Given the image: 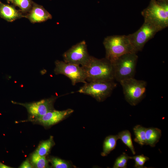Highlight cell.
<instances>
[{"mask_svg":"<svg viewBox=\"0 0 168 168\" xmlns=\"http://www.w3.org/2000/svg\"><path fill=\"white\" fill-rule=\"evenodd\" d=\"M54 144L53 137H51L48 139L41 142L35 152L41 156L47 155Z\"/></svg>","mask_w":168,"mask_h":168,"instance_id":"cell-18","label":"cell"},{"mask_svg":"<svg viewBox=\"0 0 168 168\" xmlns=\"http://www.w3.org/2000/svg\"><path fill=\"white\" fill-rule=\"evenodd\" d=\"M11 3L18 7L25 15L30 11L33 2L32 0H12Z\"/></svg>","mask_w":168,"mask_h":168,"instance_id":"cell-20","label":"cell"},{"mask_svg":"<svg viewBox=\"0 0 168 168\" xmlns=\"http://www.w3.org/2000/svg\"><path fill=\"white\" fill-rule=\"evenodd\" d=\"M146 128L137 125L133 129L135 136L134 141L141 146L146 145Z\"/></svg>","mask_w":168,"mask_h":168,"instance_id":"cell-16","label":"cell"},{"mask_svg":"<svg viewBox=\"0 0 168 168\" xmlns=\"http://www.w3.org/2000/svg\"><path fill=\"white\" fill-rule=\"evenodd\" d=\"M25 16L20 10L16 9L14 6L4 3L0 0L1 18L8 22H12Z\"/></svg>","mask_w":168,"mask_h":168,"instance_id":"cell-13","label":"cell"},{"mask_svg":"<svg viewBox=\"0 0 168 168\" xmlns=\"http://www.w3.org/2000/svg\"><path fill=\"white\" fill-rule=\"evenodd\" d=\"M158 0V1H167V0Z\"/></svg>","mask_w":168,"mask_h":168,"instance_id":"cell-27","label":"cell"},{"mask_svg":"<svg viewBox=\"0 0 168 168\" xmlns=\"http://www.w3.org/2000/svg\"><path fill=\"white\" fill-rule=\"evenodd\" d=\"M11 167L4 165L0 162V168H11Z\"/></svg>","mask_w":168,"mask_h":168,"instance_id":"cell-25","label":"cell"},{"mask_svg":"<svg viewBox=\"0 0 168 168\" xmlns=\"http://www.w3.org/2000/svg\"><path fill=\"white\" fill-rule=\"evenodd\" d=\"M25 17L31 22L35 23L51 19L52 16L42 6L33 2L31 9Z\"/></svg>","mask_w":168,"mask_h":168,"instance_id":"cell-12","label":"cell"},{"mask_svg":"<svg viewBox=\"0 0 168 168\" xmlns=\"http://www.w3.org/2000/svg\"><path fill=\"white\" fill-rule=\"evenodd\" d=\"M52 166L55 168H68L72 167L69 162L56 157H52L50 159Z\"/></svg>","mask_w":168,"mask_h":168,"instance_id":"cell-22","label":"cell"},{"mask_svg":"<svg viewBox=\"0 0 168 168\" xmlns=\"http://www.w3.org/2000/svg\"><path fill=\"white\" fill-rule=\"evenodd\" d=\"M117 85L114 80L87 82L77 92L91 96L98 101L102 102L110 96Z\"/></svg>","mask_w":168,"mask_h":168,"instance_id":"cell-6","label":"cell"},{"mask_svg":"<svg viewBox=\"0 0 168 168\" xmlns=\"http://www.w3.org/2000/svg\"><path fill=\"white\" fill-rule=\"evenodd\" d=\"M160 31L150 22L144 21L141 27L134 33L128 35L136 53L141 51L145 44Z\"/></svg>","mask_w":168,"mask_h":168,"instance_id":"cell-7","label":"cell"},{"mask_svg":"<svg viewBox=\"0 0 168 168\" xmlns=\"http://www.w3.org/2000/svg\"><path fill=\"white\" fill-rule=\"evenodd\" d=\"M32 167V166L27 160L24 161L19 167L21 168H31Z\"/></svg>","mask_w":168,"mask_h":168,"instance_id":"cell-24","label":"cell"},{"mask_svg":"<svg viewBox=\"0 0 168 168\" xmlns=\"http://www.w3.org/2000/svg\"><path fill=\"white\" fill-rule=\"evenodd\" d=\"M125 100L132 106H136L144 98L146 91L147 82L134 78L120 81Z\"/></svg>","mask_w":168,"mask_h":168,"instance_id":"cell-5","label":"cell"},{"mask_svg":"<svg viewBox=\"0 0 168 168\" xmlns=\"http://www.w3.org/2000/svg\"><path fill=\"white\" fill-rule=\"evenodd\" d=\"M135 52L125 54L112 63L114 80L118 82L134 78L138 57Z\"/></svg>","mask_w":168,"mask_h":168,"instance_id":"cell-4","label":"cell"},{"mask_svg":"<svg viewBox=\"0 0 168 168\" xmlns=\"http://www.w3.org/2000/svg\"><path fill=\"white\" fill-rule=\"evenodd\" d=\"M31 163L37 168H44L49 167L48 161L45 156H40L35 152L32 155L31 158Z\"/></svg>","mask_w":168,"mask_h":168,"instance_id":"cell-19","label":"cell"},{"mask_svg":"<svg viewBox=\"0 0 168 168\" xmlns=\"http://www.w3.org/2000/svg\"><path fill=\"white\" fill-rule=\"evenodd\" d=\"M117 135L119 139L121 140L122 142L130 150L133 154H135L136 152L133 143L130 132L128 130H124L119 132Z\"/></svg>","mask_w":168,"mask_h":168,"instance_id":"cell-17","label":"cell"},{"mask_svg":"<svg viewBox=\"0 0 168 168\" xmlns=\"http://www.w3.org/2000/svg\"><path fill=\"white\" fill-rule=\"evenodd\" d=\"M56 99V97L53 96L37 102L25 104H17L25 107L30 114L37 118L54 110V104Z\"/></svg>","mask_w":168,"mask_h":168,"instance_id":"cell-10","label":"cell"},{"mask_svg":"<svg viewBox=\"0 0 168 168\" xmlns=\"http://www.w3.org/2000/svg\"><path fill=\"white\" fill-rule=\"evenodd\" d=\"M130 156L125 152H123L116 159L113 168H126L127 163Z\"/></svg>","mask_w":168,"mask_h":168,"instance_id":"cell-21","label":"cell"},{"mask_svg":"<svg viewBox=\"0 0 168 168\" xmlns=\"http://www.w3.org/2000/svg\"><path fill=\"white\" fill-rule=\"evenodd\" d=\"M63 61L81 66H84L91 56L88 52L87 45L83 40L73 45L63 54Z\"/></svg>","mask_w":168,"mask_h":168,"instance_id":"cell-9","label":"cell"},{"mask_svg":"<svg viewBox=\"0 0 168 168\" xmlns=\"http://www.w3.org/2000/svg\"><path fill=\"white\" fill-rule=\"evenodd\" d=\"M7 2L9 3H10V2L11 3L12 0H7Z\"/></svg>","mask_w":168,"mask_h":168,"instance_id":"cell-26","label":"cell"},{"mask_svg":"<svg viewBox=\"0 0 168 168\" xmlns=\"http://www.w3.org/2000/svg\"><path fill=\"white\" fill-rule=\"evenodd\" d=\"M82 67L88 82L114 80L112 64L105 58L99 59L91 56L88 62Z\"/></svg>","mask_w":168,"mask_h":168,"instance_id":"cell-1","label":"cell"},{"mask_svg":"<svg viewBox=\"0 0 168 168\" xmlns=\"http://www.w3.org/2000/svg\"><path fill=\"white\" fill-rule=\"evenodd\" d=\"M144 21L153 25L160 31L168 26V3L167 1L151 0L141 12Z\"/></svg>","mask_w":168,"mask_h":168,"instance_id":"cell-2","label":"cell"},{"mask_svg":"<svg viewBox=\"0 0 168 168\" xmlns=\"http://www.w3.org/2000/svg\"><path fill=\"white\" fill-rule=\"evenodd\" d=\"M54 72L56 74H63L69 78L73 85L79 82L86 83V76L83 68L78 65L56 60Z\"/></svg>","mask_w":168,"mask_h":168,"instance_id":"cell-8","label":"cell"},{"mask_svg":"<svg viewBox=\"0 0 168 168\" xmlns=\"http://www.w3.org/2000/svg\"><path fill=\"white\" fill-rule=\"evenodd\" d=\"M130 159L134 160V167L136 168H146L144 166V165L146 162L149 160V158L143 154L130 156Z\"/></svg>","mask_w":168,"mask_h":168,"instance_id":"cell-23","label":"cell"},{"mask_svg":"<svg viewBox=\"0 0 168 168\" xmlns=\"http://www.w3.org/2000/svg\"><path fill=\"white\" fill-rule=\"evenodd\" d=\"M161 136V131L158 128L150 127L146 129V145L155 146Z\"/></svg>","mask_w":168,"mask_h":168,"instance_id":"cell-14","label":"cell"},{"mask_svg":"<svg viewBox=\"0 0 168 168\" xmlns=\"http://www.w3.org/2000/svg\"><path fill=\"white\" fill-rule=\"evenodd\" d=\"M73 111V110L70 109L62 111L54 109L49 111L44 115L36 118L39 122L43 125L50 126L65 119Z\"/></svg>","mask_w":168,"mask_h":168,"instance_id":"cell-11","label":"cell"},{"mask_svg":"<svg viewBox=\"0 0 168 168\" xmlns=\"http://www.w3.org/2000/svg\"><path fill=\"white\" fill-rule=\"evenodd\" d=\"M103 44L105 50V58L111 63L125 54L136 53L128 35L108 36L105 38Z\"/></svg>","mask_w":168,"mask_h":168,"instance_id":"cell-3","label":"cell"},{"mask_svg":"<svg viewBox=\"0 0 168 168\" xmlns=\"http://www.w3.org/2000/svg\"><path fill=\"white\" fill-rule=\"evenodd\" d=\"M118 139L117 135H110L106 137L104 141L103 151L101 155L103 156H106L114 149Z\"/></svg>","mask_w":168,"mask_h":168,"instance_id":"cell-15","label":"cell"}]
</instances>
